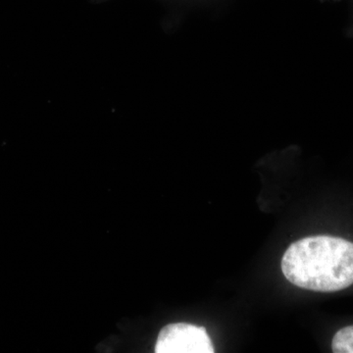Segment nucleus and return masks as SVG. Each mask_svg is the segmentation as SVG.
<instances>
[{"label":"nucleus","mask_w":353,"mask_h":353,"mask_svg":"<svg viewBox=\"0 0 353 353\" xmlns=\"http://www.w3.org/2000/svg\"><path fill=\"white\" fill-rule=\"evenodd\" d=\"M282 271L292 284L334 292L353 284V243L330 236H309L285 250Z\"/></svg>","instance_id":"1"},{"label":"nucleus","mask_w":353,"mask_h":353,"mask_svg":"<svg viewBox=\"0 0 353 353\" xmlns=\"http://www.w3.org/2000/svg\"><path fill=\"white\" fill-rule=\"evenodd\" d=\"M332 350L334 353H353V326L345 327L334 334Z\"/></svg>","instance_id":"3"},{"label":"nucleus","mask_w":353,"mask_h":353,"mask_svg":"<svg viewBox=\"0 0 353 353\" xmlns=\"http://www.w3.org/2000/svg\"><path fill=\"white\" fill-rule=\"evenodd\" d=\"M157 353H213L212 341L204 327L187 323L165 326L158 336Z\"/></svg>","instance_id":"2"}]
</instances>
